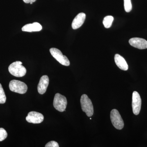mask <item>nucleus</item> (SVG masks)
Instances as JSON below:
<instances>
[{"instance_id": "1", "label": "nucleus", "mask_w": 147, "mask_h": 147, "mask_svg": "<svg viewBox=\"0 0 147 147\" xmlns=\"http://www.w3.org/2000/svg\"><path fill=\"white\" fill-rule=\"evenodd\" d=\"M22 63L17 61L11 64L8 67L9 73L14 76L17 77H23L26 75L27 70L25 67L22 65Z\"/></svg>"}, {"instance_id": "2", "label": "nucleus", "mask_w": 147, "mask_h": 147, "mask_svg": "<svg viewBox=\"0 0 147 147\" xmlns=\"http://www.w3.org/2000/svg\"><path fill=\"white\" fill-rule=\"evenodd\" d=\"M81 104L83 112L88 117H91L93 115L94 108L91 100L86 94L82 95L81 98Z\"/></svg>"}, {"instance_id": "3", "label": "nucleus", "mask_w": 147, "mask_h": 147, "mask_svg": "<svg viewBox=\"0 0 147 147\" xmlns=\"http://www.w3.org/2000/svg\"><path fill=\"white\" fill-rule=\"evenodd\" d=\"M9 88L11 91L20 94L26 93L28 90L26 84L24 82L16 80L11 81L9 84Z\"/></svg>"}, {"instance_id": "4", "label": "nucleus", "mask_w": 147, "mask_h": 147, "mask_svg": "<svg viewBox=\"0 0 147 147\" xmlns=\"http://www.w3.org/2000/svg\"><path fill=\"white\" fill-rule=\"evenodd\" d=\"M67 105L66 98L59 93L55 94L53 101L54 108L60 112H64L65 110Z\"/></svg>"}, {"instance_id": "5", "label": "nucleus", "mask_w": 147, "mask_h": 147, "mask_svg": "<svg viewBox=\"0 0 147 147\" xmlns=\"http://www.w3.org/2000/svg\"><path fill=\"white\" fill-rule=\"evenodd\" d=\"M110 119L114 127L118 129L123 128L124 122L120 114L117 110L113 109L110 113Z\"/></svg>"}, {"instance_id": "6", "label": "nucleus", "mask_w": 147, "mask_h": 147, "mask_svg": "<svg viewBox=\"0 0 147 147\" xmlns=\"http://www.w3.org/2000/svg\"><path fill=\"white\" fill-rule=\"evenodd\" d=\"M50 52L51 55L55 59L62 65L68 66L70 65V62L65 56L63 55L61 52L56 48H52L50 49Z\"/></svg>"}, {"instance_id": "7", "label": "nucleus", "mask_w": 147, "mask_h": 147, "mask_svg": "<svg viewBox=\"0 0 147 147\" xmlns=\"http://www.w3.org/2000/svg\"><path fill=\"white\" fill-rule=\"evenodd\" d=\"M142 106V99L138 92L134 91L132 94V108L133 113L136 115H139Z\"/></svg>"}, {"instance_id": "8", "label": "nucleus", "mask_w": 147, "mask_h": 147, "mask_svg": "<svg viewBox=\"0 0 147 147\" xmlns=\"http://www.w3.org/2000/svg\"><path fill=\"white\" fill-rule=\"evenodd\" d=\"M28 122L34 124L40 123L44 120V116L41 113L32 111L28 114L26 117Z\"/></svg>"}, {"instance_id": "9", "label": "nucleus", "mask_w": 147, "mask_h": 147, "mask_svg": "<svg viewBox=\"0 0 147 147\" xmlns=\"http://www.w3.org/2000/svg\"><path fill=\"white\" fill-rule=\"evenodd\" d=\"M129 42L132 47L140 50L147 48V41L144 38H133L129 39Z\"/></svg>"}, {"instance_id": "10", "label": "nucleus", "mask_w": 147, "mask_h": 147, "mask_svg": "<svg viewBox=\"0 0 147 147\" xmlns=\"http://www.w3.org/2000/svg\"><path fill=\"white\" fill-rule=\"evenodd\" d=\"M49 79L47 75H44L40 78L38 86V91L40 94H43L46 92L49 85Z\"/></svg>"}, {"instance_id": "11", "label": "nucleus", "mask_w": 147, "mask_h": 147, "mask_svg": "<svg viewBox=\"0 0 147 147\" xmlns=\"http://www.w3.org/2000/svg\"><path fill=\"white\" fill-rule=\"evenodd\" d=\"M86 15L85 13H79L75 17L72 21L71 27L74 30H76L82 26L86 19Z\"/></svg>"}, {"instance_id": "12", "label": "nucleus", "mask_w": 147, "mask_h": 147, "mask_svg": "<svg viewBox=\"0 0 147 147\" xmlns=\"http://www.w3.org/2000/svg\"><path fill=\"white\" fill-rule=\"evenodd\" d=\"M115 62L118 67L124 71L128 69V66L125 59L121 55L116 54L115 56Z\"/></svg>"}, {"instance_id": "13", "label": "nucleus", "mask_w": 147, "mask_h": 147, "mask_svg": "<svg viewBox=\"0 0 147 147\" xmlns=\"http://www.w3.org/2000/svg\"><path fill=\"white\" fill-rule=\"evenodd\" d=\"M42 29V26L39 23L34 22L32 24H28L22 28L23 31L33 32L40 31Z\"/></svg>"}, {"instance_id": "14", "label": "nucleus", "mask_w": 147, "mask_h": 147, "mask_svg": "<svg viewBox=\"0 0 147 147\" xmlns=\"http://www.w3.org/2000/svg\"><path fill=\"white\" fill-rule=\"evenodd\" d=\"M114 18L113 16H105L103 20V24L106 28H109L112 26Z\"/></svg>"}, {"instance_id": "15", "label": "nucleus", "mask_w": 147, "mask_h": 147, "mask_svg": "<svg viewBox=\"0 0 147 147\" xmlns=\"http://www.w3.org/2000/svg\"><path fill=\"white\" fill-rule=\"evenodd\" d=\"M6 100V96L2 86L1 84H0V104H3L5 103Z\"/></svg>"}, {"instance_id": "16", "label": "nucleus", "mask_w": 147, "mask_h": 147, "mask_svg": "<svg viewBox=\"0 0 147 147\" xmlns=\"http://www.w3.org/2000/svg\"><path fill=\"white\" fill-rule=\"evenodd\" d=\"M124 7L125 11L129 12L132 9L131 0H124Z\"/></svg>"}, {"instance_id": "17", "label": "nucleus", "mask_w": 147, "mask_h": 147, "mask_svg": "<svg viewBox=\"0 0 147 147\" xmlns=\"http://www.w3.org/2000/svg\"><path fill=\"white\" fill-rule=\"evenodd\" d=\"M7 137L6 131L3 128H0V142L3 141Z\"/></svg>"}, {"instance_id": "18", "label": "nucleus", "mask_w": 147, "mask_h": 147, "mask_svg": "<svg viewBox=\"0 0 147 147\" xmlns=\"http://www.w3.org/2000/svg\"><path fill=\"white\" fill-rule=\"evenodd\" d=\"M45 147H59L57 142L55 141H51L48 142L45 146Z\"/></svg>"}, {"instance_id": "19", "label": "nucleus", "mask_w": 147, "mask_h": 147, "mask_svg": "<svg viewBox=\"0 0 147 147\" xmlns=\"http://www.w3.org/2000/svg\"><path fill=\"white\" fill-rule=\"evenodd\" d=\"M36 0H23V1L26 3H29L34 2Z\"/></svg>"}, {"instance_id": "20", "label": "nucleus", "mask_w": 147, "mask_h": 147, "mask_svg": "<svg viewBox=\"0 0 147 147\" xmlns=\"http://www.w3.org/2000/svg\"><path fill=\"white\" fill-rule=\"evenodd\" d=\"M30 3L31 4H32L33 3Z\"/></svg>"}]
</instances>
